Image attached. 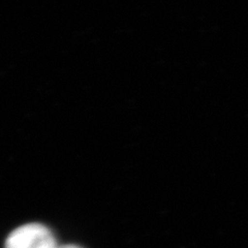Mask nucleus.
<instances>
[{"instance_id":"f257e3e1","label":"nucleus","mask_w":248,"mask_h":248,"mask_svg":"<svg viewBox=\"0 0 248 248\" xmlns=\"http://www.w3.org/2000/svg\"><path fill=\"white\" fill-rule=\"evenodd\" d=\"M55 236L42 223H27L14 230L5 248H58Z\"/></svg>"},{"instance_id":"f03ea898","label":"nucleus","mask_w":248,"mask_h":248,"mask_svg":"<svg viewBox=\"0 0 248 248\" xmlns=\"http://www.w3.org/2000/svg\"><path fill=\"white\" fill-rule=\"evenodd\" d=\"M58 248H82L81 246H78L75 244H68V245H63V246H59Z\"/></svg>"}]
</instances>
